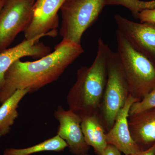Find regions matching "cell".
I'll return each instance as SVG.
<instances>
[{
    "label": "cell",
    "instance_id": "cell-1",
    "mask_svg": "<svg viewBox=\"0 0 155 155\" xmlns=\"http://www.w3.org/2000/svg\"><path fill=\"white\" fill-rule=\"evenodd\" d=\"M54 51L37 61L17 60L6 72L0 102H4L17 90L36 91L59 78L67 67L84 52L81 44L63 39Z\"/></svg>",
    "mask_w": 155,
    "mask_h": 155
},
{
    "label": "cell",
    "instance_id": "cell-2",
    "mask_svg": "<svg viewBox=\"0 0 155 155\" xmlns=\"http://www.w3.org/2000/svg\"><path fill=\"white\" fill-rule=\"evenodd\" d=\"M112 51L100 38L93 63L90 67L82 66L78 70L77 79L68 93L67 102L69 110L81 119L97 116L107 83L108 60Z\"/></svg>",
    "mask_w": 155,
    "mask_h": 155
},
{
    "label": "cell",
    "instance_id": "cell-3",
    "mask_svg": "<svg viewBox=\"0 0 155 155\" xmlns=\"http://www.w3.org/2000/svg\"><path fill=\"white\" fill-rule=\"evenodd\" d=\"M117 51L131 96L139 101L155 89V64L134 47L118 30Z\"/></svg>",
    "mask_w": 155,
    "mask_h": 155
},
{
    "label": "cell",
    "instance_id": "cell-4",
    "mask_svg": "<svg viewBox=\"0 0 155 155\" xmlns=\"http://www.w3.org/2000/svg\"><path fill=\"white\" fill-rule=\"evenodd\" d=\"M130 95L119 56L112 51L108 60L105 89L97 115L107 132L113 127L116 116Z\"/></svg>",
    "mask_w": 155,
    "mask_h": 155
},
{
    "label": "cell",
    "instance_id": "cell-5",
    "mask_svg": "<svg viewBox=\"0 0 155 155\" xmlns=\"http://www.w3.org/2000/svg\"><path fill=\"white\" fill-rule=\"evenodd\" d=\"M106 6V0H66L60 10V33L63 39L81 44L83 34L96 21Z\"/></svg>",
    "mask_w": 155,
    "mask_h": 155
},
{
    "label": "cell",
    "instance_id": "cell-6",
    "mask_svg": "<svg viewBox=\"0 0 155 155\" xmlns=\"http://www.w3.org/2000/svg\"><path fill=\"white\" fill-rule=\"evenodd\" d=\"M33 5L27 0H5L0 10V53L28 27L33 16Z\"/></svg>",
    "mask_w": 155,
    "mask_h": 155
},
{
    "label": "cell",
    "instance_id": "cell-7",
    "mask_svg": "<svg viewBox=\"0 0 155 155\" xmlns=\"http://www.w3.org/2000/svg\"><path fill=\"white\" fill-rule=\"evenodd\" d=\"M118 29L136 49L155 64V24L137 22L119 14L114 17Z\"/></svg>",
    "mask_w": 155,
    "mask_h": 155
},
{
    "label": "cell",
    "instance_id": "cell-8",
    "mask_svg": "<svg viewBox=\"0 0 155 155\" xmlns=\"http://www.w3.org/2000/svg\"><path fill=\"white\" fill-rule=\"evenodd\" d=\"M66 0H36L32 19L24 32L26 39L42 35L55 37L59 24L58 12Z\"/></svg>",
    "mask_w": 155,
    "mask_h": 155
},
{
    "label": "cell",
    "instance_id": "cell-9",
    "mask_svg": "<svg viewBox=\"0 0 155 155\" xmlns=\"http://www.w3.org/2000/svg\"><path fill=\"white\" fill-rule=\"evenodd\" d=\"M54 115L59 122L57 135L66 141L69 151L75 155L88 153L90 147L84 140L80 116L62 107H58Z\"/></svg>",
    "mask_w": 155,
    "mask_h": 155
},
{
    "label": "cell",
    "instance_id": "cell-10",
    "mask_svg": "<svg viewBox=\"0 0 155 155\" xmlns=\"http://www.w3.org/2000/svg\"><path fill=\"white\" fill-rule=\"evenodd\" d=\"M138 100L129 96L125 105L116 116L114 125L106 133L108 144L117 148L125 155H129L140 150L130 134L128 118L130 108Z\"/></svg>",
    "mask_w": 155,
    "mask_h": 155
},
{
    "label": "cell",
    "instance_id": "cell-11",
    "mask_svg": "<svg viewBox=\"0 0 155 155\" xmlns=\"http://www.w3.org/2000/svg\"><path fill=\"white\" fill-rule=\"evenodd\" d=\"M45 36L51 37L49 35H42L30 39H25L14 47L0 53V91L4 85L5 74L14 62L25 57L41 59L51 52L49 47L39 42Z\"/></svg>",
    "mask_w": 155,
    "mask_h": 155
},
{
    "label": "cell",
    "instance_id": "cell-12",
    "mask_svg": "<svg viewBox=\"0 0 155 155\" xmlns=\"http://www.w3.org/2000/svg\"><path fill=\"white\" fill-rule=\"evenodd\" d=\"M128 120L130 134L140 150L155 143V107L129 115Z\"/></svg>",
    "mask_w": 155,
    "mask_h": 155
},
{
    "label": "cell",
    "instance_id": "cell-13",
    "mask_svg": "<svg viewBox=\"0 0 155 155\" xmlns=\"http://www.w3.org/2000/svg\"><path fill=\"white\" fill-rule=\"evenodd\" d=\"M81 127L84 140L89 146L94 150L97 155L102 154L108 146L107 131L97 115L82 118Z\"/></svg>",
    "mask_w": 155,
    "mask_h": 155
},
{
    "label": "cell",
    "instance_id": "cell-14",
    "mask_svg": "<svg viewBox=\"0 0 155 155\" xmlns=\"http://www.w3.org/2000/svg\"><path fill=\"white\" fill-rule=\"evenodd\" d=\"M30 93L29 89H19L2 103L0 107V137L8 134L18 116L19 103L25 96Z\"/></svg>",
    "mask_w": 155,
    "mask_h": 155
},
{
    "label": "cell",
    "instance_id": "cell-15",
    "mask_svg": "<svg viewBox=\"0 0 155 155\" xmlns=\"http://www.w3.org/2000/svg\"><path fill=\"white\" fill-rule=\"evenodd\" d=\"M68 147L67 143L58 135L51 137L38 144L22 149L8 148L6 149L3 155H31L46 151L60 152Z\"/></svg>",
    "mask_w": 155,
    "mask_h": 155
},
{
    "label": "cell",
    "instance_id": "cell-16",
    "mask_svg": "<svg viewBox=\"0 0 155 155\" xmlns=\"http://www.w3.org/2000/svg\"><path fill=\"white\" fill-rule=\"evenodd\" d=\"M108 5H120L130 11L135 19L140 12L147 9L155 8V0L143 1L141 0H106Z\"/></svg>",
    "mask_w": 155,
    "mask_h": 155
},
{
    "label": "cell",
    "instance_id": "cell-17",
    "mask_svg": "<svg viewBox=\"0 0 155 155\" xmlns=\"http://www.w3.org/2000/svg\"><path fill=\"white\" fill-rule=\"evenodd\" d=\"M155 107V89L145 96L140 101L132 105L130 108L129 115L142 112Z\"/></svg>",
    "mask_w": 155,
    "mask_h": 155
},
{
    "label": "cell",
    "instance_id": "cell-18",
    "mask_svg": "<svg viewBox=\"0 0 155 155\" xmlns=\"http://www.w3.org/2000/svg\"><path fill=\"white\" fill-rule=\"evenodd\" d=\"M140 22H149L155 24V8L142 11L137 16Z\"/></svg>",
    "mask_w": 155,
    "mask_h": 155
},
{
    "label": "cell",
    "instance_id": "cell-19",
    "mask_svg": "<svg viewBox=\"0 0 155 155\" xmlns=\"http://www.w3.org/2000/svg\"><path fill=\"white\" fill-rule=\"evenodd\" d=\"M121 152L114 146L108 144L101 155H122Z\"/></svg>",
    "mask_w": 155,
    "mask_h": 155
},
{
    "label": "cell",
    "instance_id": "cell-20",
    "mask_svg": "<svg viewBox=\"0 0 155 155\" xmlns=\"http://www.w3.org/2000/svg\"><path fill=\"white\" fill-rule=\"evenodd\" d=\"M129 155H155V143L146 150H140Z\"/></svg>",
    "mask_w": 155,
    "mask_h": 155
},
{
    "label": "cell",
    "instance_id": "cell-21",
    "mask_svg": "<svg viewBox=\"0 0 155 155\" xmlns=\"http://www.w3.org/2000/svg\"><path fill=\"white\" fill-rule=\"evenodd\" d=\"M5 0H0V10L2 8L3 5L5 3Z\"/></svg>",
    "mask_w": 155,
    "mask_h": 155
},
{
    "label": "cell",
    "instance_id": "cell-22",
    "mask_svg": "<svg viewBox=\"0 0 155 155\" xmlns=\"http://www.w3.org/2000/svg\"><path fill=\"white\" fill-rule=\"evenodd\" d=\"M27 1H28V2H29L31 3V4H32V5H34L35 2V1H36V0H27Z\"/></svg>",
    "mask_w": 155,
    "mask_h": 155
},
{
    "label": "cell",
    "instance_id": "cell-23",
    "mask_svg": "<svg viewBox=\"0 0 155 155\" xmlns=\"http://www.w3.org/2000/svg\"><path fill=\"white\" fill-rule=\"evenodd\" d=\"M83 155H89L88 153L85 154H84Z\"/></svg>",
    "mask_w": 155,
    "mask_h": 155
}]
</instances>
